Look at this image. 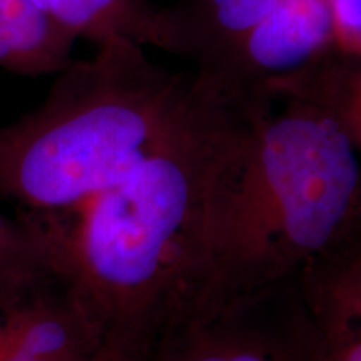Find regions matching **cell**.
<instances>
[{"label": "cell", "mask_w": 361, "mask_h": 361, "mask_svg": "<svg viewBox=\"0 0 361 361\" xmlns=\"http://www.w3.org/2000/svg\"><path fill=\"white\" fill-rule=\"evenodd\" d=\"M326 361H361V236L298 278Z\"/></svg>", "instance_id": "obj_6"}, {"label": "cell", "mask_w": 361, "mask_h": 361, "mask_svg": "<svg viewBox=\"0 0 361 361\" xmlns=\"http://www.w3.org/2000/svg\"><path fill=\"white\" fill-rule=\"evenodd\" d=\"M269 96L293 94L322 104L331 112L361 156V64L356 57L331 52L300 74L274 84Z\"/></svg>", "instance_id": "obj_11"}, {"label": "cell", "mask_w": 361, "mask_h": 361, "mask_svg": "<svg viewBox=\"0 0 361 361\" xmlns=\"http://www.w3.org/2000/svg\"><path fill=\"white\" fill-rule=\"evenodd\" d=\"M130 358H135V356L124 353L123 350L116 348V346H111V348L104 353V356L99 361H129Z\"/></svg>", "instance_id": "obj_12"}, {"label": "cell", "mask_w": 361, "mask_h": 361, "mask_svg": "<svg viewBox=\"0 0 361 361\" xmlns=\"http://www.w3.org/2000/svg\"><path fill=\"white\" fill-rule=\"evenodd\" d=\"M271 97L221 180L188 308L300 278L361 236V166L348 135L322 104Z\"/></svg>", "instance_id": "obj_2"}, {"label": "cell", "mask_w": 361, "mask_h": 361, "mask_svg": "<svg viewBox=\"0 0 361 361\" xmlns=\"http://www.w3.org/2000/svg\"><path fill=\"white\" fill-rule=\"evenodd\" d=\"M111 346L112 345L106 346V348H104L97 356H94V358L85 360V361H99L104 356V353H106V351L111 348ZM0 361H54V360H30V358H22V356H16V355H2V353H0Z\"/></svg>", "instance_id": "obj_13"}, {"label": "cell", "mask_w": 361, "mask_h": 361, "mask_svg": "<svg viewBox=\"0 0 361 361\" xmlns=\"http://www.w3.org/2000/svg\"><path fill=\"white\" fill-rule=\"evenodd\" d=\"M52 276L66 278L62 219L0 213V295Z\"/></svg>", "instance_id": "obj_10"}, {"label": "cell", "mask_w": 361, "mask_h": 361, "mask_svg": "<svg viewBox=\"0 0 361 361\" xmlns=\"http://www.w3.org/2000/svg\"><path fill=\"white\" fill-rule=\"evenodd\" d=\"M75 35L32 0H0V67L20 75L57 74L72 61Z\"/></svg>", "instance_id": "obj_9"}, {"label": "cell", "mask_w": 361, "mask_h": 361, "mask_svg": "<svg viewBox=\"0 0 361 361\" xmlns=\"http://www.w3.org/2000/svg\"><path fill=\"white\" fill-rule=\"evenodd\" d=\"M51 19L74 34L101 44L128 39L173 52L166 8L151 0H32Z\"/></svg>", "instance_id": "obj_8"}, {"label": "cell", "mask_w": 361, "mask_h": 361, "mask_svg": "<svg viewBox=\"0 0 361 361\" xmlns=\"http://www.w3.org/2000/svg\"><path fill=\"white\" fill-rule=\"evenodd\" d=\"M281 0H176L166 7L173 54L201 71L214 64Z\"/></svg>", "instance_id": "obj_7"}, {"label": "cell", "mask_w": 361, "mask_h": 361, "mask_svg": "<svg viewBox=\"0 0 361 361\" xmlns=\"http://www.w3.org/2000/svg\"><path fill=\"white\" fill-rule=\"evenodd\" d=\"M147 361H326V356L296 278L191 306L157 336Z\"/></svg>", "instance_id": "obj_4"}, {"label": "cell", "mask_w": 361, "mask_h": 361, "mask_svg": "<svg viewBox=\"0 0 361 361\" xmlns=\"http://www.w3.org/2000/svg\"><path fill=\"white\" fill-rule=\"evenodd\" d=\"M335 51L329 0H281L214 64L192 71L229 96L269 97L274 84Z\"/></svg>", "instance_id": "obj_5"}, {"label": "cell", "mask_w": 361, "mask_h": 361, "mask_svg": "<svg viewBox=\"0 0 361 361\" xmlns=\"http://www.w3.org/2000/svg\"><path fill=\"white\" fill-rule=\"evenodd\" d=\"M197 89L192 69L168 71L133 40H104L57 72L39 107L0 126V197L29 214L75 213L161 146Z\"/></svg>", "instance_id": "obj_3"}, {"label": "cell", "mask_w": 361, "mask_h": 361, "mask_svg": "<svg viewBox=\"0 0 361 361\" xmlns=\"http://www.w3.org/2000/svg\"><path fill=\"white\" fill-rule=\"evenodd\" d=\"M196 78L192 106L161 146L62 216L66 279L104 340L129 355H149L196 298L221 180L263 106Z\"/></svg>", "instance_id": "obj_1"}]
</instances>
